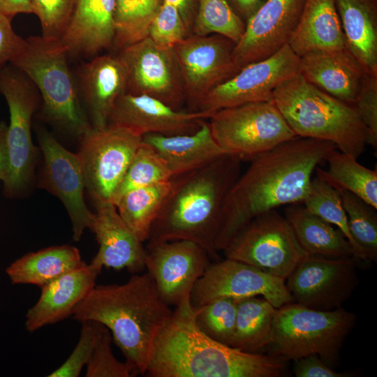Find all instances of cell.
I'll return each instance as SVG.
<instances>
[{"instance_id":"18","label":"cell","mask_w":377,"mask_h":377,"mask_svg":"<svg viewBox=\"0 0 377 377\" xmlns=\"http://www.w3.org/2000/svg\"><path fill=\"white\" fill-rule=\"evenodd\" d=\"M38 139L44 158L41 186L61 201L72 223L73 240L80 241L84 230L90 229L94 213L84 202L85 181L79 157L45 129L38 131Z\"/></svg>"},{"instance_id":"40","label":"cell","mask_w":377,"mask_h":377,"mask_svg":"<svg viewBox=\"0 0 377 377\" xmlns=\"http://www.w3.org/2000/svg\"><path fill=\"white\" fill-rule=\"evenodd\" d=\"M112 341V334L105 327L86 365V377H131L138 374L133 365L114 357Z\"/></svg>"},{"instance_id":"11","label":"cell","mask_w":377,"mask_h":377,"mask_svg":"<svg viewBox=\"0 0 377 377\" xmlns=\"http://www.w3.org/2000/svg\"><path fill=\"white\" fill-rule=\"evenodd\" d=\"M77 153L87 189L94 202L110 201L142 136L124 128L108 125L91 128L81 138Z\"/></svg>"},{"instance_id":"34","label":"cell","mask_w":377,"mask_h":377,"mask_svg":"<svg viewBox=\"0 0 377 377\" xmlns=\"http://www.w3.org/2000/svg\"><path fill=\"white\" fill-rule=\"evenodd\" d=\"M163 0H115L112 48L123 47L147 37L149 26Z\"/></svg>"},{"instance_id":"49","label":"cell","mask_w":377,"mask_h":377,"mask_svg":"<svg viewBox=\"0 0 377 377\" xmlns=\"http://www.w3.org/2000/svg\"><path fill=\"white\" fill-rule=\"evenodd\" d=\"M7 130L6 124L0 121V182H2L7 178L9 169Z\"/></svg>"},{"instance_id":"35","label":"cell","mask_w":377,"mask_h":377,"mask_svg":"<svg viewBox=\"0 0 377 377\" xmlns=\"http://www.w3.org/2000/svg\"><path fill=\"white\" fill-rule=\"evenodd\" d=\"M303 202L309 212L335 226L344 235L352 245L356 258L368 260L365 252L357 244L350 232L346 213L337 189L316 175L312 178Z\"/></svg>"},{"instance_id":"4","label":"cell","mask_w":377,"mask_h":377,"mask_svg":"<svg viewBox=\"0 0 377 377\" xmlns=\"http://www.w3.org/2000/svg\"><path fill=\"white\" fill-rule=\"evenodd\" d=\"M172 313L147 272L122 284L95 285L72 316L103 324L125 360L145 374L154 340Z\"/></svg>"},{"instance_id":"28","label":"cell","mask_w":377,"mask_h":377,"mask_svg":"<svg viewBox=\"0 0 377 377\" xmlns=\"http://www.w3.org/2000/svg\"><path fill=\"white\" fill-rule=\"evenodd\" d=\"M347 50L377 74V0H334Z\"/></svg>"},{"instance_id":"41","label":"cell","mask_w":377,"mask_h":377,"mask_svg":"<svg viewBox=\"0 0 377 377\" xmlns=\"http://www.w3.org/2000/svg\"><path fill=\"white\" fill-rule=\"evenodd\" d=\"M80 323V335L76 346L66 360L48 377H77L88 363L105 326L94 320Z\"/></svg>"},{"instance_id":"12","label":"cell","mask_w":377,"mask_h":377,"mask_svg":"<svg viewBox=\"0 0 377 377\" xmlns=\"http://www.w3.org/2000/svg\"><path fill=\"white\" fill-rule=\"evenodd\" d=\"M358 260L307 254L286 280L293 302L318 311L342 307L358 285Z\"/></svg>"},{"instance_id":"36","label":"cell","mask_w":377,"mask_h":377,"mask_svg":"<svg viewBox=\"0 0 377 377\" xmlns=\"http://www.w3.org/2000/svg\"><path fill=\"white\" fill-rule=\"evenodd\" d=\"M172 177L164 159L153 147L142 141L111 202L115 205L124 194L131 190L168 182Z\"/></svg>"},{"instance_id":"47","label":"cell","mask_w":377,"mask_h":377,"mask_svg":"<svg viewBox=\"0 0 377 377\" xmlns=\"http://www.w3.org/2000/svg\"><path fill=\"white\" fill-rule=\"evenodd\" d=\"M267 0H226L235 13L245 23Z\"/></svg>"},{"instance_id":"39","label":"cell","mask_w":377,"mask_h":377,"mask_svg":"<svg viewBox=\"0 0 377 377\" xmlns=\"http://www.w3.org/2000/svg\"><path fill=\"white\" fill-rule=\"evenodd\" d=\"M237 302L236 299L226 297L195 308L198 327L211 339L231 346L236 325Z\"/></svg>"},{"instance_id":"19","label":"cell","mask_w":377,"mask_h":377,"mask_svg":"<svg viewBox=\"0 0 377 377\" xmlns=\"http://www.w3.org/2000/svg\"><path fill=\"white\" fill-rule=\"evenodd\" d=\"M306 0H267L246 21L235 44L233 58L241 69L276 54L288 43L299 22Z\"/></svg>"},{"instance_id":"6","label":"cell","mask_w":377,"mask_h":377,"mask_svg":"<svg viewBox=\"0 0 377 377\" xmlns=\"http://www.w3.org/2000/svg\"><path fill=\"white\" fill-rule=\"evenodd\" d=\"M68 57L61 40L29 36L10 64L24 73L36 87L47 120L80 138L92 126L81 105Z\"/></svg>"},{"instance_id":"9","label":"cell","mask_w":377,"mask_h":377,"mask_svg":"<svg viewBox=\"0 0 377 377\" xmlns=\"http://www.w3.org/2000/svg\"><path fill=\"white\" fill-rule=\"evenodd\" d=\"M223 251L226 258L252 265L284 281L308 254L287 219L275 209L251 220Z\"/></svg>"},{"instance_id":"26","label":"cell","mask_w":377,"mask_h":377,"mask_svg":"<svg viewBox=\"0 0 377 377\" xmlns=\"http://www.w3.org/2000/svg\"><path fill=\"white\" fill-rule=\"evenodd\" d=\"M142 141L153 147L164 159L172 177L202 168L229 154L217 143L206 120L191 134L149 133L142 136Z\"/></svg>"},{"instance_id":"45","label":"cell","mask_w":377,"mask_h":377,"mask_svg":"<svg viewBox=\"0 0 377 377\" xmlns=\"http://www.w3.org/2000/svg\"><path fill=\"white\" fill-rule=\"evenodd\" d=\"M11 20L0 13V68L10 64L25 43V39L13 30Z\"/></svg>"},{"instance_id":"46","label":"cell","mask_w":377,"mask_h":377,"mask_svg":"<svg viewBox=\"0 0 377 377\" xmlns=\"http://www.w3.org/2000/svg\"><path fill=\"white\" fill-rule=\"evenodd\" d=\"M293 374L296 377H346L347 374L337 372L316 355H310L293 361Z\"/></svg>"},{"instance_id":"7","label":"cell","mask_w":377,"mask_h":377,"mask_svg":"<svg viewBox=\"0 0 377 377\" xmlns=\"http://www.w3.org/2000/svg\"><path fill=\"white\" fill-rule=\"evenodd\" d=\"M356 320L354 313L342 307L325 311L286 304L276 310L265 350L286 361L316 354L332 368Z\"/></svg>"},{"instance_id":"42","label":"cell","mask_w":377,"mask_h":377,"mask_svg":"<svg viewBox=\"0 0 377 377\" xmlns=\"http://www.w3.org/2000/svg\"><path fill=\"white\" fill-rule=\"evenodd\" d=\"M76 0H31L32 14L39 20L43 37L61 40Z\"/></svg>"},{"instance_id":"33","label":"cell","mask_w":377,"mask_h":377,"mask_svg":"<svg viewBox=\"0 0 377 377\" xmlns=\"http://www.w3.org/2000/svg\"><path fill=\"white\" fill-rule=\"evenodd\" d=\"M171 186L170 180L131 190L114 205L126 225L145 242Z\"/></svg>"},{"instance_id":"37","label":"cell","mask_w":377,"mask_h":377,"mask_svg":"<svg viewBox=\"0 0 377 377\" xmlns=\"http://www.w3.org/2000/svg\"><path fill=\"white\" fill-rule=\"evenodd\" d=\"M245 27L246 23L235 13L226 0H198L191 34L221 35L237 43Z\"/></svg>"},{"instance_id":"38","label":"cell","mask_w":377,"mask_h":377,"mask_svg":"<svg viewBox=\"0 0 377 377\" xmlns=\"http://www.w3.org/2000/svg\"><path fill=\"white\" fill-rule=\"evenodd\" d=\"M338 191L353 239L365 252L368 260L376 262V209L348 191Z\"/></svg>"},{"instance_id":"31","label":"cell","mask_w":377,"mask_h":377,"mask_svg":"<svg viewBox=\"0 0 377 377\" xmlns=\"http://www.w3.org/2000/svg\"><path fill=\"white\" fill-rule=\"evenodd\" d=\"M277 309L265 298L237 300L236 325L231 347L262 353L269 343Z\"/></svg>"},{"instance_id":"27","label":"cell","mask_w":377,"mask_h":377,"mask_svg":"<svg viewBox=\"0 0 377 377\" xmlns=\"http://www.w3.org/2000/svg\"><path fill=\"white\" fill-rule=\"evenodd\" d=\"M288 45L299 57L346 49L334 0H306Z\"/></svg>"},{"instance_id":"16","label":"cell","mask_w":377,"mask_h":377,"mask_svg":"<svg viewBox=\"0 0 377 377\" xmlns=\"http://www.w3.org/2000/svg\"><path fill=\"white\" fill-rule=\"evenodd\" d=\"M262 296L276 309L293 302L286 281L252 265L226 258L210 263L195 283L191 302L194 308L214 300Z\"/></svg>"},{"instance_id":"44","label":"cell","mask_w":377,"mask_h":377,"mask_svg":"<svg viewBox=\"0 0 377 377\" xmlns=\"http://www.w3.org/2000/svg\"><path fill=\"white\" fill-rule=\"evenodd\" d=\"M367 134V145L377 147V74L366 73L353 103Z\"/></svg>"},{"instance_id":"14","label":"cell","mask_w":377,"mask_h":377,"mask_svg":"<svg viewBox=\"0 0 377 377\" xmlns=\"http://www.w3.org/2000/svg\"><path fill=\"white\" fill-rule=\"evenodd\" d=\"M117 56L126 71V93L148 96L183 110L185 96L173 47L146 37L123 47Z\"/></svg>"},{"instance_id":"2","label":"cell","mask_w":377,"mask_h":377,"mask_svg":"<svg viewBox=\"0 0 377 377\" xmlns=\"http://www.w3.org/2000/svg\"><path fill=\"white\" fill-rule=\"evenodd\" d=\"M191 300L177 306L157 334L145 374L150 377H281L287 362L219 343L203 333Z\"/></svg>"},{"instance_id":"15","label":"cell","mask_w":377,"mask_h":377,"mask_svg":"<svg viewBox=\"0 0 377 377\" xmlns=\"http://www.w3.org/2000/svg\"><path fill=\"white\" fill-rule=\"evenodd\" d=\"M300 58L288 45L272 56L242 68L211 90L198 110L215 112L249 103L271 101L275 89L300 73Z\"/></svg>"},{"instance_id":"1","label":"cell","mask_w":377,"mask_h":377,"mask_svg":"<svg viewBox=\"0 0 377 377\" xmlns=\"http://www.w3.org/2000/svg\"><path fill=\"white\" fill-rule=\"evenodd\" d=\"M336 148L329 141L296 136L251 158L224 200L216 250L223 251L259 215L303 202L316 168Z\"/></svg>"},{"instance_id":"29","label":"cell","mask_w":377,"mask_h":377,"mask_svg":"<svg viewBox=\"0 0 377 377\" xmlns=\"http://www.w3.org/2000/svg\"><path fill=\"white\" fill-rule=\"evenodd\" d=\"M86 264L76 247L53 246L22 256L7 267L6 272L13 284H31L40 288Z\"/></svg>"},{"instance_id":"30","label":"cell","mask_w":377,"mask_h":377,"mask_svg":"<svg viewBox=\"0 0 377 377\" xmlns=\"http://www.w3.org/2000/svg\"><path fill=\"white\" fill-rule=\"evenodd\" d=\"M296 204L286 208L285 218L308 254L355 258L352 245L338 228Z\"/></svg>"},{"instance_id":"50","label":"cell","mask_w":377,"mask_h":377,"mask_svg":"<svg viewBox=\"0 0 377 377\" xmlns=\"http://www.w3.org/2000/svg\"><path fill=\"white\" fill-rule=\"evenodd\" d=\"M0 13L11 19L20 13H32L31 0H0Z\"/></svg>"},{"instance_id":"48","label":"cell","mask_w":377,"mask_h":377,"mask_svg":"<svg viewBox=\"0 0 377 377\" xmlns=\"http://www.w3.org/2000/svg\"><path fill=\"white\" fill-rule=\"evenodd\" d=\"M163 2L172 4L177 8L186 28L191 33L198 9V0H163Z\"/></svg>"},{"instance_id":"43","label":"cell","mask_w":377,"mask_h":377,"mask_svg":"<svg viewBox=\"0 0 377 377\" xmlns=\"http://www.w3.org/2000/svg\"><path fill=\"white\" fill-rule=\"evenodd\" d=\"M191 34L177 8L163 2L149 26L147 37L161 45L174 47Z\"/></svg>"},{"instance_id":"3","label":"cell","mask_w":377,"mask_h":377,"mask_svg":"<svg viewBox=\"0 0 377 377\" xmlns=\"http://www.w3.org/2000/svg\"><path fill=\"white\" fill-rule=\"evenodd\" d=\"M242 158L227 154L196 170L172 177L148 242L188 240L221 259L215 244L224 200L241 175Z\"/></svg>"},{"instance_id":"32","label":"cell","mask_w":377,"mask_h":377,"mask_svg":"<svg viewBox=\"0 0 377 377\" xmlns=\"http://www.w3.org/2000/svg\"><path fill=\"white\" fill-rule=\"evenodd\" d=\"M327 170L317 167L316 175L337 190L348 191L377 209V170L359 163L337 148L326 156Z\"/></svg>"},{"instance_id":"24","label":"cell","mask_w":377,"mask_h":377,"mask_svg":"<svg viewBox=\"0 0 377 377\" xmlns=\"http://www.w3.org/2000/svg\"><path fill=\"white\" fill-rule=\"evenodd\" d=\"M300 58V74L306 81L353 105L367 73L347 49L313 52Z\"/></svg>"},{"instance_id":"8","label":"cell","mask_w":377,"mask_h":377,"mask_svg":"<svg viewBox=\"0 0 377 377\" xmlns=\"http://www.w3.org/2000/svg\"><path fill=\"white\" fill-rule=\"evenodd\" d=\"M209 120L220 147L242 160H251L297 136L273 100L221 109Z\"/></svg>"},{"instance_id":"17","label":"cell","mask_w":377,"mask_h":377,"mask_svg":"<svg viewBox=\"0 0 377 377\" xmlns=\"http://www.w3.org/2000/svg\"><path fill=\"white\" fill-rule=\"evenodd\" d=\"M210 261L203 248L188 240L149 242L145 247V268L169 306L191 300L193 288Z\"/></svg>"},{"instance_id":"10","label":"cell","mask_w":377,"mask_h":377,"mask_svg":"<svg viewBox=\"0 0 377 377\" xmlns=\"http://www.w3.org/2000/svg\"><path fill=\"white\" fill-rule=\"evenodd\" d=\"M0 94L8 107L7 130L9 169L3 182L8 195L23 191L30 182L36 157L31 127L38 105V91L33 82L11 64L0 68Z\"/></svg>"},{"instance_id":"22","label":"cell","mask_w":377,"mask_h":377,"mask_svg":"<svg viewBox=\"0 0 377 377\" xmlns=\"http://www.w3.org/2000/svg\"><path fill=\"white\" fill-rule=\"evenodd\" d=\"M75 81L91 126L106 127L117 100L126 92L127 74L122 63L117 54L96 56L78 67Z\"/></svg>"},{"instance_id":"5","label":"cell","mask_w":377,"mask_h":377,"mask_svg":"<svg viewBox=\"0 0 377 377\" xmlns=\"http://www.w3.org/2000/svg\"><path fill=\"white\" fill-rule=\"evenodd\" d=\"M273 101L297 136L331 142L357 159L364 151L367 131L353 105L309 83L300 73L275 89Z\"/></svg>"},{"instance_id":"20","label":"cell","mask_w":377,"mask_h":377,"mask_svg":"<svg viewBox=\"0 0 377 377\" xmlns=\"http://www.w3.org/2000/svg\"><path fill=\"white\" fill-rule=\"evenodd\" d=\"M214 112L177 110L154 98L124 93L117 100L108 125L126 128L141 136L195 133Z\"/></svg>"},{"instance_id":"23","label":"cell","mask_w":377,"mask_h":377,"mask_svg":"<svg viewBox=\"0 0 377 377\" xmlns=\"http://www.w3.org/2000/svg\"><path fill=\"white\" fill-rule=\"evenodd\" d=\"M101 272L86 264L40 287L38 301L26 313V330L34 332L73 316L77 305L95 286Z\"/></svg>"},{"instance_id":"51","label":"cell","mask_w":377,"mask_h":377,"mask_svg":"<svg viewBox=\"0 0 377 377\" xmlns=\"http://www.w3.org/2000/svg\"></svg>"},{"instance_id":"13","label":"cell","mask_w":377,"mask_h":377,"mask_svg":"<svg viewBox=\"0 0 377 377\" xmlns=\"http://www.w3.org/2000/svg\"><path fill=\"white\" fill-rule=\"evenodd\" d=\"M235 44L221 35L191 34L173 47L187 110H198L211 90L239 72L233 58Z\"/></svg>"},{"instance_id":"21","label":"cell","mask_w":377,"mask_h":377,"mask_svg":"<svg viewBox=\"0 0 377 377\" xmlns=\"http://www.w3.org/2000/svg\"><path fill=\"white\" fill-rule=\"evenodd\" d=\"M96 212L90 227L99 249L90 264L102 271L126 269L135 274L145 269V247L120 216L110 201L95 202Z\"/></svg>"},{"instance_id":"25","label":"cell","mask_w":377,"mask_h":377,"mask_svg":"<svg viewBox=\"0 0 377 377\" xmlns=\"http://www.w3.org/2000/svg\"><path fill=\"white\" fill-rule=\"evenodd\" d=\"M115 0H76L61 41L68 57H93L112 47Z\"/></svg>"}]
</instances>
